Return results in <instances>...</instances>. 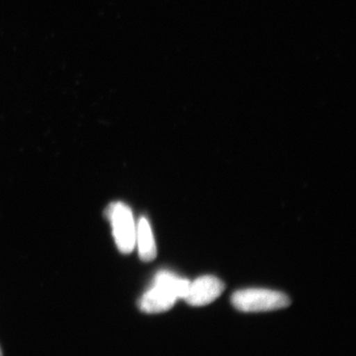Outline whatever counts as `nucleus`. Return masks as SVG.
Masks as SVG:
<instances>
[{"instance_id": "obj_1", "label": "nucleus", "mask_w": 356, "mask_h": 356, "mask_svg": "<svg viewBox=\"0 0 356 356\" xmlns=\"http://www.w3.org/2000/svg\"><path fill=\"white\" fill-rule=\"evenodd\" d=\"M191 281L178 277L170 271H159L152 286L140 297L138 305L147 314L163 313L170 310L178 299H184Z\"/></svg>"}, {"instance_id": "obj_2", "label": "nucleus", "mask_w": 356, "mask_h": 356, "mask_svg": "<svg viewBox=\"0 0 356 356\" xmlns=\"http://www.w3.org/2000/svg\"><path fill=\"white\" fill-rule=\"evenodd\" d=\"M105 217L112 227L115 243L122 254H131L136 247L137 224L127 204L113 202L105 210Z\"/></svg>"}, {"instance_id": "obj_3", "label": "nucleus", "mask_w": 356, "mask_h": 356, "mask_svg": "<svg viewBox=\"0 0 356 356\" xmlns=\"http://www.w3.org/2000/svg\"><path fill=\"white\" fill-rule=\"evenodd\" d=\"M232 303L238 311L247 313L286 308L290 299L283 293L262 288L238 290L232 296Z\"/></svg>"}, {"instance_id": "obj_4", "label": "nucleus", "mask_w": 356, "mask_h": 356, "mask_svg": "<svg viewBox=\"0 0 356 356\" xmlns=\"http://www.w3.org/2000/svg\"><path fill=\"white\" fill-rule=\"evenodd\" d=\"M225 290L222 281L215 276L205 275L192 281L184 299L191 306L200 307L212 303Z\"/></svg>"}, {"instance_id": "obj_5", "label": "nucleus", "mask_w": 356, "mask_h": 356, "mask_svg": "<svg viewBox=\"0 0 356 356\" xmlns=\"http://www.w3.org/2000/svg\"><path fill=\"white\" fill-rule=\"evenodd\" d=\"M136 245L143 261H152L156 257V241L151 225L147 218L142 217L137 224L136 231Z\"/></svg>"}, {"instance_id": "obj_6", "label": "nucleus", "mask_w": 356, "mask_h": 356, "mask_svg": "<svg viewBox=\"0 0 356 356\" xmlns=\"http://www.w3.org/2000/svg\"><path fill=\"white\" fill-rule=\"evenodd\" d=\"M0 356H2L1 350H0Z\"/></svg>"}]
</instances>
